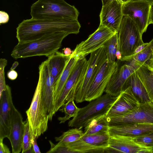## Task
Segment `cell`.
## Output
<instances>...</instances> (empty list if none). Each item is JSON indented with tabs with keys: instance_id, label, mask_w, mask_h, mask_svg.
<instances>
[{
	"instance_id": "cell-1",
	"label": "cell",
	"mask_w": 153,
	"mask_h": 153,
	"mask_svg": "<svg viewBox=\"0 0 153 153\" xmlns=\"http://www.w3.org/2000/svg\"><path fill=\"white\" fill-rule=\"evenodd\" d=\"M81 25L78 20L65 19L24 20L16 28L19 43L28 42L59 32L77 34Z\"/></svg>"
},
{
	"instance_id": "cell-2",
	"label": "cell",
	"mask_w": 153,
	"mask_h": 153,
	"mask_svg": "<svg viewBox=\"0 0 153 153\" xmlns=\"http://www.w3.org/2000/svg\"><path fill=\"white\" fill-rule=\"evenodd\" d=\"M69 35L59 32L26 42L19 43L14 48L11 56L17 59L36 56L49 57L62 46L63 39Z\"/></svg>"
},
{
	"instance_id": "cell-3",
	"label": "cell",
	"mask_w": 153,
	"mask_h": 153,
	"mask_svg": "<svg viewBox=\"0 0 153 153\" xmlns=\"http://www.w3.org/2000/svg\"><path fill=\"white\" fill-rule=\"evenodd\" d=\"M31 18L35 19L78 20L79 12L65 0H37L30 7Z\"/></svg>"
},
{
	"instance_id": "cell-4",
	"label": "cell",
	"mask_w": 153,
	"mask_h": 153,
	"mask_svg": "<svg viewBox=\"0 0 153 153\" xmlns=\"http://www.w3.org/2000/svg\"><path fill=\"white\" fill-rule=\"evenodd\" d=\"M120 96L115 97L106 93L91 101L85 106L79 108L76 115L69 122L68 126L81 129L94 119L106 115Z\"/></svg>"
},
{
	"instance_id": "cell-5",
	"label": "cell",
	"mask_w": 153,
	"mask_h": 153,
	"mask_svg": "<svg viewBox=\"0 0 153 153\" xmlns=\"http://www.w3.org/2000/svg\"><path fill=\"white\" fill-rule=\"evenodd\" d=\"M26 113L29 123L31 139L38 138L47 130L49 120V115L45 111L39 81L30 106Z\"/></svg>"
},
{
	"instance_id": "cell-6",
	"label": "cell",
	"mask_w": 153,
	"mask_h": 153,
	"mask_svg": "<svg viewBox=\"0 0 153 153\" xmlns=\"http://www.w3.org/2000/svg\"><path fill=\"white\" fill-rule=\"evenodd\" d=\"M117 34L119 50L122 56L121 61L132 55L135 49L144 43L138 27L128 16H123Z\"/></svg>"
},
{
	"instance_id": "cell-7",
	"label": "cell",
	"mask_w": 153,
	"mask_h": 153,
	"mask_svg": "<svg viewBox=\"0 0 153 153\" xmlns=\"http://www.w3.org/2000/svg\"><path fill=\"white\" fill-rule=\"evenodd\" d=\"M107 59L104 47L91 53L86 72L77 84L72 95L77 103L85 101L86 96L97 74Z\"/></svg>"
},
{
	"instance_id": "cell-8",
	"label": "cell",
	"mask_w": 153,
	"mask_h": 153,
	"mask_svg": "<svg viewBox=\"0 0 153 153\" xmlns=\"http://www.w3.org/2000/svg\"><path fill=\"white\" fill-rule=\"evenodd\" d=\"M109 126L134 123L153 124V103H140L131 111L123 115L106 117Z\"/></svg>"
},
{
	"instance_id": "cell-9",
	"label": "cell",
	"mask_w": 153,
	"mask_h": 153,
	"mask_svg": "<svg viewBox=\"0 0 153 153\" xmlns=\"http://www.w3.org/2000/svg\"><path fill=\"white\" fill-rule=\"evenodd\" d=\"M39 79L41 88L45 111L49 116V120H52L56 112L54 93L55 83L51 75L47 61L42 62L39 67Z\"/></svg>"
},
{
	"instance_id": "cell-10",
	"label": "cell",
	"mask_w": 153,
	"mask_h": 153,
	"mask_svg": "<svg viewBox=\"0 0 153 153\" xmlns=\"http://www.w3.org/2000/svg\"><path fill=\"white\" fill-rule=\"evenodd\" d=\"M118 68L117 62L106 60L93 80L87 94L85 101L90 102L102 95L111 77Z\"/></svg>"
},
{
	"instance_id": "cell-11",
	"label": "cell",
	"mask_w": 153,
	"mask_h": 153,
	"mask_svg": "<svg viewBox=\"0 0 153 153\" xmlns=\"http://www.w3.org/2000/svg\"><path fill=\"white\" fill-rule=\"evenodd\" d=\"M151 4L143 1H124L122 5L123 16L131 18L138 27L141 34L145 32L149 25V20Z\"/></svg>"
},
{
	"instance_id": "cell-12",
	"label": "cell",
	"mask_w": 153,
	"mask_h": 153,
	"mask_svg": "<svg viewBox=\"0 0 153 153\" xmlns=\"http://www.w3.org/2000/svg\"><path fill=\"white\" fill-rule=\"evenodd\" d=\"M115 33L106 27L100 25L97 29L86 40L77 45L73 52L80 57H85L103 47Z\"/></svg>"
},
{
	"instance_id": "cell-13",
	"label": "cell",
	"mask_w": 153,
	"mask_h": 153,
	"mask_svg": "<svg viewBox=\"0 0 153 153\" xmlns=\"http://www.w3.org/2000/svg\"><path fill=\"white\" fill-rule=\"evenodd\" d=\"M87 60L85 57L78 61L72 71L55 105L56 113L63 105L72 97L73 92L77 84L84 75L87 69Z\"/></svg>"
},
{
	"instance_id": "cell-14",
	"label": "cell",
	"mask_w": 153,
	"mask_h": 153,
	"mask_svg": "<svg viewBox=\"0 0 153 153\" xmlns=\"http://www.w3.org/2000/svg\"><path fill=\"white\" fill-rule=\"evenodd\" d=\"M105 153H152L151 148L139 144L127 136L110 135Z\"/></svg>"
},
{
	"instance_id": "cell-15",
	"label": "cell",
	"mask_w": 153,
	"mask_h": 153,
	"mask_svg": "<svg viewBox=\"0 0 153 153\" xmlns=\"http://www.w3.org/2000/svg\"><path fill=\"white\" fill-rule=\"evenodd\" d=\"M122 3L113 0L104 5L100 12V25L108 28L114 33L118 32L123 16Z\"/></svg>"
},
{
	"instance_id": "cell-16",
	"label": "cell",
	"mask_w": 153,
	"mask_h": 153,
	"mask_svg": "<svg viewBox=\"0 0 153 153\" xmlns=\"http://www.w3.org/2000/svg\"><path fill=\"white\" fill-rule=\"evenodd\" d=\"M25 122L19 111L11 102V123L10 134L7 137L11 146L13 153H19L22 150Z\"/></svg>"
},
{
	"instance_id": "cell-17",
	"label": "cell",
	"mask_w": 153,
	"mask_h": 153,
	"mask_svg": "<svg viewBox=\"0 0 153 153\" xmlns=\"http://www.w3.org/2000/svg\"><path fill=\"white\" fill-rule=\"evenodd\" d=\"M138 66L131 62L118 68L111 77L104 92L114 97L119 96L123 91L127 79Z\"/></svg>"
},
{
	"instance_id": "cell-18",
	"label": "cell",
	"mask_w": 153,
	"mask_h": 153,
	"mask_svg": "<svg viewBox=\"0 0 153 153\" xmlns=\"http://www.w3.org/2000/svg\"><path fill=\"white\" fill-rule=\"evenodd\" d=\"M140 103L131 91L130 87L125 89L106 115V117L124 115L135 109Z\"/></svg>"
},
{
	"instance_id": "cell-19",
	"label": "cell",
	"mask_w": 153,
	"mask_h": 153,
	"mask_svg": "<svg viewBox=\"0 0 153 153\" xmlns=\"http://www.w3.org/2000/svg\"><path fill=\"white\" fill-rule=\"evenodd\" d=\"M12 100L11 89L7 85L6 89L0 94V140L7 138L10 133Z\"/></svg>"
},
{
	"instance_id": "cell-20",
	"label": "cell",
	"mask_w": 153,
	"mask_h": 153,
	"mask_svg": "<svg viewBox=\"0 0 153 153\" xmlns=\"http://www.w3.org/2000/svg\"><path fill=\"white\" fill-rule=\"evenodd\" d=\"M153 132V124L134 123L110 126V135L117 134L132 137H140Z\"/></svg>"
},
{
	"instance_id": "cell-21",
	"label": "cell",
	"mask_w": 153,
	"mask_h": 153,
	"mask_svg": "<svg viewBox=\"0 0 153 153\" xmlns=\"http://www.w3.org/2000/svg\"><path fill=\"white\" fill-rule=\"evenodd\" d=\"M58 52L48 57L46 60L50 73L53 77L55 85L65 68L70 57Z\"/></svg>"
},
{
	"instance_id": "cell-22",
	"label": "cell",
	"mask_w": 153,
	"mask_h": 153,
	"mask_svg": "<svg viewBox=\"0 0 153 153\" xmlns=\"http://www.w3.org/2000/svg\"><path fill=\"white\" fill-rule=\"evenodd\" d=\"M128 87H130L132 93L140 103H145L150 101L146 89L136 70L127 79L123 90Z\"/></svg>"
},
{
	"instance_id": "cell-23",
	"label": "cell",
	"mask_w": 153,
	"mask_h": 153,
	"mask_svg": "<svg viewBox=\"0 0 153 153\" xmlns=\"http://www.w3.org/2000/svg\"><path fill=\"white\" fill-rule=\"evenodd\" d=\"M80 57L72 52L68 62L55 86L53 95L55 105L72 71Z\"/></svg>"
},
{
	"instance_id": "cell-24",
	"label": "cell",
	"mask_w": 153,
	"mask_h": 153,
	"mask_svg": "<svg viewBox=\"0 0 153 153\" xmlns=\"http://www.w3.org/2000/svg\"><path fill=\"white\" fill-rule=\"evenodd\" d=\"M109 125L106 115H103L91 120L85 127L84 135L109 132Z\"/></svg>"
},
{
	"instance_id": "cell-25",
	"label": "cell",
	"mask_w": 153,
	"mask_h": 153,
	"mask_svg": "<svg viewBox=\"0 0 153 153\" xmlns=\"http://www.w3.org/2000/svg\"><path fill=\"white\" fill-rule=\"evenodd\" d=\"M136 71L147 91L150 101L153 103V72L146 64L138 66Z\"/></svg>"
},
{
	"instance_id": "cell-26",
	"label": "cell",
	"mask_w": 153,
	"mask_h": 153,
	"mask_svg": "<svg viewBox=\"0 0 153 153\" xmlns=\"http://www.w3.org/2000/svg\"><path fill=\"white\" fill-rule=\"evenodd\" d=\"M109 132L84 135L81 139L84 141L93 146L107 147L110 137Z\"/></svg>"
},
{
	"instance_id": "cell-27",
	"label": "cell",
	"mask_w": 153,
	"mask_h": 153,
	"mask_svg": "<svg viewBox=\"0 0 153 153\" xmlns=\"http://www.w3.org/2000/svg\"><path fill=\"white\" fill-rule=\"evenodd\" d=\"M84 135V132L81 129L75 128L63 132L61 136L55 137V139L59 143H68L79 140Z\"/></svg>"
},
{
	"instance_id": "cell-28",
	"label": "cell",
	"mask_w": 153,
	"mask_h": 153,
	"mask_svg": "<svg viewBox=\"0 0 153 153\" xmlns=\"http://www.w3.org/2000/svg\"><path fill=\"white\" fill-rule=\"evenodd\" d=\"M74 100V97L71 98L63 105L61 108L59 109V110L64 112L65 115L64 117H59L58 118L60 123H65L71 118L74 117L77 114L79 108L76 106Z\"/></svg>"
},
{
	"instance_id": "cell-29",
	"label": "cell",
	"mask_w": 153,
	"mask_h": 153,
	"mask_svg": "<svg viewBox=\"0 0 153 153\" xmlns=\"http://www.w3.org/2000/svg\"><path fill=\"white\" fill-rule=\"evenodd\" d=\"M117 33H114L103 46L107 59L110 62L115 61L116 53L119 50Z\"/></svg>"
},
{
	"instance_id": "cell-30",
	"label": "cell",
	"mask_w": 153,
	"mask_h": 153,
	"mask_svg": "<svg viewBox=\"0 0 153 153\" xmlns=\"http://www.w3.org/2000/svg\"><path fill=\"white\" fill-rule=\"evenodd\" d=\"M153 55V38L140 52L133 57L132 60L135 65L140 66L146 63Z\"/></svg>"
},
{
	"instance_id": "cell-31",
	"label": "cell",
	"mask_w": 153,
	"mask_h": 153,
	"mask_svg": "<svg viewBox=\"0 0 153 153\" xmlns=\"http://www.w3.org/2000/svg\"><path fill=\"white\" fill-rule=\"evenodd\" d=\"M32 146L31 143V136L29 130L28 121L27 119L25 122L22 153L25 152Z\"/></svg>"
},
{
	"instance_id": "cell-32",
	"label": "cell",
	"mask_w": 153,
	"mask_h": 153,
	"mask_svg": "<svg viewBox=\"0 0 153 153\" xmlns=\"http://www.w3.org/2000/svg\"><path fill=\"white\" fill-rule=\"evenodd\" d=\"M133 138L137 143L150 148L152 153H153V132L146 135Z\"/></svg>"
},
{
	"instance_id": "cell-33",
	"label": "cell",
	"mask_w": 153,
	"mask_h": 153,
	"mask_svg": "<svg viewBox=\"0 0 153 153\" xmlns=\"http://www.w3.org/2000/svg\"><path fill=\"white\" fill-rule=\"evenodd\" d=\"M7 60L4 59L0 60V94L3 91L5 90L7 85L5 83L4 76V68L7 65Z\"/></svg>"
},
{
	"instance_id": "cell-34",
	"label": "cell",
	"mask_w": 153,
	"mask_h": 153,
	"mask_svg": "<svg viewBox=\"0 0 153 153\" xmlns=\"http://www.w3.org/2000/svg\"><path fill=\"white\" fill-rule=\"evenodd\" d=\"M9 20L8 14L6 12L0 11V24H4L7 23Z\"/></svg>"
},
{
	"instance_id": "cell-35",
	"label": "cell",
	"mask_w": 153,
	"mask_h": 153,
	"mask_svg": "<svg viewBox=\"0 0 153 153\" xmlns=\"http://www.w3.org/2000/svg\"><path fill=\"white\" fill-rule=\"evenodd\" d=\"M7 146L3 143V140H0V153H10Z\"/></svg>"
},
{
	"instance_id": "cell-36",
	"label": "cell",
	"mask_w": 153,
	"mask_h": 153,
	"mask_svg": "<svg viewBox=\"0 0 153 153\" xmlns=\"http://www.w3.org/2000/svg\"><path fill=\"white\" fill-rule=\"evenodd\" d=\"M37 138L31 139V143L35 153H40L41 152L37 143Z\"/></svg>"
},
{
	"instance_id": "cell-37",
	"label": "cell",
	"mask_w": 153,
	"mask_h": 153,
	"mask_svg": "<svg viewBox=\"0 0 153 153\" xmlns=\"http://www.w3.org/2000/svg\"><path fill=\"white\" fill-rule=\"evenodd\" d=\"M18 74L14 70H10L7 73L8 78L11 80H14L17 77Z\"/></svg>"
},
{
	"instance_id": "cell-38",
	"label": "cell",
	"mask_w": 153,
	"mask_h": 153,
	"mask_svg": "<svg viewBox=\"0 0 153 153\" xmlns=\"http://www.w3.org/2000/svg\"><path fill=\"white\" fill-rule=\"evenodd\" d=\"M149 24H153V3L152 4L151 6L150 13L149 15Z\"/></svg>"
},
{
	"instance_id": "cell-39",
	"label": "cell",
	"mask_w": 153,
	"mask_h": 153,
	"mask_svg": "<svg viewBox=\"0 0 153 153\" xmlns=\"http://www.w3.org/2000/svg\"><path fill=\"white\" fill-rule=\"evenodd\" d=\"M146 64L148 69L153 72V55Z\"/></svg>"
},
{
	"instance_id": "cell-40",
	"label": "cell",
	"mask_w": 153,
	"mask_h": 153,
	"mask_svg": "<svg viewBox=\"0 0 153 153\" xmlns=\"http://www.w3.org/2000/svg\"><path fill=\"white\" fill-rule=\"evenodd\" d=\"M63 53L66 56H70L73 51H72L71 49L68 48H66L63 49Z\"/></svg>"
},
{
	"instance_id": "cell-41",
	"label": "cell",
	"mask_w": 153,
	"mask_h": 153,
	"mask_svg": "<svg viewBox=\"0 0 153 153\" xmlns=\"http://www.w3.org/2000/svg\"><path fill=\"white\" fill-rule=\"evenodd\" d=\"M116 59L118 60H120L122 58V56L121 53L119 50H118L116 53Z\"/></svg>"
},
{
	"instance_id": "cell-42",
	"label": "cell",
	"mask_w": 153,
	"mask_h": 153,
	"mask_svg": "<svg viewBox=\"0 0 153 153\" xmlns=\"http://www.w3.org/2000/svg\"><path fill=\"white\" fill-rule=\"evenodd\" d=\"M19 65V63L17 61L15 62L11 68L10 70H14Z\"/></svg>"
},
{
	"instance_id": "cell-43",
	"label": "cell",
	"mask_w": 153,
	"mask_h": 153,
	"mask_svg": "<svg viewBox=\"0 0 153 153\" xmlns=\"http://www.w3.org/2000/svg\"><path fill=\"white\" fill-rule=\"evenodd\" d=\"M34 153V151L32 146L26 150L25 153Z\"/></svg>"
},
{
	"instance_id": "cell-44",
	"label": "cell",
	"mask_w": 153,
	"mask_h": 153,
	"mask_svg": "<svg viewBox=\"0 0 153 153\" xmlns=\"http://www.w3.org/2000/svg\"><path fill=\"white\" fill-rule=\"evenodd\" d=\"M113 0H102V6L104 5Z\"/></svg>"
},
{
	"instance_id": "cell-45",
	"label": "cell",
	"mask_w": 153,
	"mask_h": 153,
	"mask_svg": "<svg viewBox=\"0 0 153 153\" xmlns=\"http://www.w3.org/2000/svg\"><path fill=\"white\" fill-rule=\"evenodd\" d=\"M132 1H143L147 2L151 4H152L153 3V0H131Z\"/></svg>"
},
{
	"instance_id": "cell-46",
	"label": "cell",
	"mask_w": 153,
	"mask_h": 153,
	"mask_svg": "<svg viewBox=\"0 0 153 153\" xmlns=\"http://www.w3.org/2000/svg\"><path fill=\"white\" fill-rule=\"evenodd\" d=\"M116 0L118 1H119L120 2L122 3H123L124 1L123 0Z\"/></svg>"
}]
</instances>
